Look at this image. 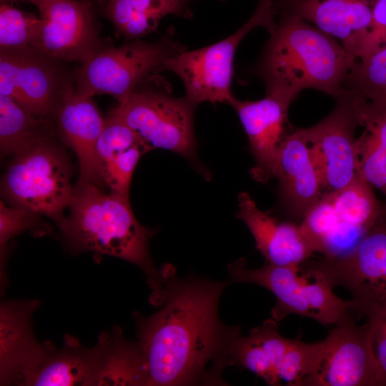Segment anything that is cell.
<instances>
[{
    "label": "cell",
    "mask_w": 386,
    "mask_h": 386,
    "mask_svg": "<svg viewBox=\"0 0 386 386\" xmlns=\"http://www.w3.org/2000/svg\"><path fill=\"white\" fill-rule=\"evenodd\" d=\"M158 271L150 300L161 308L147 317L135 315L147 385H226L222 373L235 365L241 330L220 320L218 306L232 282L194 274L179 278L169 264Z\"/></svg>",
    "instance_id": "cell-1"
},
{
    "label": "cell",
    "mask_w": 386,
    "mask_h": 386,
    "mask_svg": "<svg viewBox=\"0 0 386 386\" xmlns=\"http://www.w3.org/2000/svg\"><path fill=\"white\" fill-rule=\"evenodd\" d=\"M277 18L254 69L266 94L292 102L306 89L335 99L343 94L342 84L354 62L341 43L297 16Z\"/></svg>",
    "instance_id": "cell-2"
},
{
    "label": "cell",
    "mask_w": 386,
    "mask_h": 386,
    "mask_svg": "<svg viewBox=\"0 0 386 386\" xmlns=\"http://www.w3.org/2000/svg\"><path fill=\"white\" fill-rule=\"evenodd\" d=\"M69 207V215L58 224L74 247L124 259L140 267L149 284L157 279L159 272L148 249L152 232L135 217L129 197L77 183Z\"/></svg>",
    "instance_id": "cell-3"
},
{
    "label": "cell",
    "mask_w": 386,
    "mask_h": 386,
    "mask_svg": "<svg viewBox=\"0 0 386 386\" xmlns=\"http://www.w3.org/2000/svg\"><path fill=\"white\" fill-rule=\"evenodd\" d=\"M385 203L357 177L342 189L326 192L307 213L301 229L314 252L336 259L350 253L380 216Z\"/></svg>",
    "instance_id": "cell-4"
},
{
    "label": "cell",
    "mask_w": 386,
    "mask_h": 386,
    "mask_svg": "<svg viewBox=\"0 0 386 386\" xmlns=\"http://www.w3.org/2000/svg\"><path fill=\"white\" fill-rule=\"evenodd\" d=\"M74 189L67 158L51 134L14 154L1 180V192L14 207L57 223L70 205Z\"/></svg>",
    "instance_id": "cell-5"
},
{
    "label": "cell",
    "mask_w": 386,
    "mask_h": 386,
    "mask_svg": "<svg viewBox=\"0 0 386 386\" xmlns=\"http://www.w3.org/2000/svg\"><path fill=\"white\" fill-rule=\"evenodd\" d=\"M277 12L272 0H258L254 14L239 29L225 39L192 51L186 49L168 59L162 71L175 74L183 82L185 96L198 105L208 102L230 104L233 62L237 49L253 29L269 33L276 26Z\"/></svg>",
    "instance_id": "cell-6"
},
{
    "label": "cell",
    "mask_w": 386,
    "mask_h": 386,
    "mask_svg": "<svg viewBox=\"0 0 386 386\" xmlns=\"http://www.w3.org/2000/svg\"><path fill=\"white\" fill-rule=\"evenodd\" d=\"M154 75L112 111L137 131L152 148L177 153L196 164L194 114L197 106L186 96L174 97Z\"/></svg>",
    "instance_id": "cell-7"
},
{
    "label": "cell",
    "mask_w": 386,
    "mask_h": 386,
    "mask_svg": "<svg viewBox=\"0 0 386 386\" xmlns=\"http://www.w3.org/2000/svg\"><path fill=\"white\" fill-rule=\"evenodd\" d=\"M168 31L158 41L142 39L105 47L76 72V90L93 96L109 94L122 104L142 83L162 71L164 63L185 49Z\"/></svg>",
    "instance_id": "cell-8"
},
{
    "label": "cell",
    "mask_w": 386,
    "mask_h": 386,
    "mask_svg": "<svg viewBox=\"0 0 386 386\" xmlns=\"http://www.w3.org/2000/svg\"><path fill=\"white\" fill-rule=\"evenodd\" d=\"M306 276L341 287L352 295L350 307L358 313L386 305V202L373 227L348 254L336 259H307L300 266Z\"/></svg>",
    "instance_id": "cell-9"
},
{
    "label": "cell",
    "mask_w": 386,
    "mask_h": 386,
    "mask_svg": "<svg viewBox=\"0 0 386 386\" xmlns=\"http://www.w3.org/2000/svg\"><path fill=\"white\" fill-rule=\"evenodd\" d=\"M61 62L37 50L0 52V95L34 117L48 119L76 89Z\"/></svg>",
    "instance_id": "cell-10"
},
{
    "label": "cell",
    "mask_w": 386,
    "mask_h": 386,
    "mask_svg": "<svg viewBox=\"0 0 386 386\" xmlns=\"http://www.w3.org/2000/svg\"><path fill=\"white\" fill-rule=\"evenodd\" d=\"M348 309L322 342L319 367L307 386H379L372 331Z\"/></svg>",
    "instance_id": "cell-11"
},
{
    "label": "cell",
    "mask_w": 386,
    "mask_h": 386,
    "mask_svg": "<svg viewBox=\"0 0 386 386\" xmlns=\"http://www.w3.org/2000/svg\"><path fill=\"white\" fill-rule=\"evenodd\" d=\"M335 100L327 116L305 128L326 192L343 188L357 175L355 134L359 124L353 99L345 91Z\"/></svg>",
    "instance_id": "cell-12"
},
{
    "label": "cell",
    "mask_w": 386,
    "mask_h": 386,
    "mask_svg": "<svg viewBox=\"0 0 386 386\" xmlns=\"http://www.w3.org/2000/svg\"><path fill=\"white\" fill-rule=\"evenodd\" d=\"M34 4L41 21L39 51L42 54L82 64L105 48L88 1L45 0Z\"/></svg>",
    "instance_id": "cell-13"
},
{
    "label": "cell",
    "mask_w": 386,
    "mask_h": 386,
    "mask_svg": "<svg viewBox=\"0 0 386 386\" xmlns=\"http://www.w3.org/2000/svg\"><path fill=\"white\" fill-rule=\"evenodd\" d=\"M292 101L274 94L261 99L243 101L234 97L229 104L236 111L248 138L255 164L250 173L257 182L274 178L279 148L292 130L287 113Z\"/></svg>",
    "instance_id": "cell-14"
},
{
    "label": "cell",
    "mask_w": 386,
    "mask_h": 386,
    "mask_svg": "<svg viewBox=\"0 0 386 386\" xmlns=\"http://www.w3.org/2000/svg\"><path fill=\"white\" fill-rule=\"evenodd\" d=\"M274 178L280 203L294 218L302 220L322 198V181L305 128L292 130L282 142Z\"/></svg>",
    "instance_id": "cell-15"
},
{
    "label": "cell",
    "mask_w": 386,
    "mask_h": 386,
    "mask_svg": "<svg viewBox=\"0 0 386 386\" xmlns=\"http://www.w3.org/2000/svg\"><path fill=\"white\" fill-rule=\"evenodd\" d=\"M277 12L297 16L337 39L354 62L372 21L370 0H274Z\"/></svg>",
    "instance_id": "cell-16"
},
{
    "label": "cell",
    "mask_w": 386,
    "mask_h": 386,
    "mask_svg": "<svg viewBox=\"0 0 386 386\" xmlns=\"http://www.w3.org/2000/svg\"><path fill=\"white\" fill-rule=\"evenodd\" d=\"M237 217L242 220L252 234L257 249L266 263L293 267L300 266L314 253L300 224L281 222L261 210L247 192L238 196Z\"/></svg>",
    "instance_id": "cell-17"
},
{
    "label": "cell",
    "mask_w": 386,
    "mask_h": 386,
    "mask_svg": "<svg viewBox=\"0 0 386 386\" xmlns=\"http://www.w3.org/2000/svg\"><path fill=\"white\" fill-rule=\"evenodd\" d=\"M59 134L76 154L79 165V184H102L96 144L104 119L92 96L76 89L58 107L54 114Z\"/></svg>",
    "instance_id": "cell-18"
},
{
    "label": "cell",
    "mask_w": 386,
    "mask_h": 386,
    "mask_svg": "<svg viewBox=\"0 0 386 386\" xmlns=\"http://www.w3.org/2000/svg\"><path fill=\"white\" fill-rule=\"evenodd\" d=\"M232 282L250 283L269 290L277 298L271 311V318L279 322L289 315H298L315 319L302 291L306 280L300 277V269L266 263L258 269L248 267L244 258L227 267Z\"/></svg>",
    "instance_id": "cell-19"
},
{
    "label": "cell",
    "mask_w": 386,
    "mask_h": 386,
    "mask_svg": "<svg viewBox=\"0 0 386 386\" xmlns=\"http://www.w3.org/2000/svg\"><path fill=\"white\" fill-rule=\"evenodd\" d=\"M352 97L364 127L355 142L357 174L386 197V102Z\"/></svg>",
    "instance_id": "cell-20"
},
{
    "label": "cell",
    "mask_w": 386,
    "mask_h": 386,
    "mask_svg": "<svg viewBox=\"0 0 386 386\" xmlns=\"http://www.w3.org/2000/svg\"><path fill=\"white\" fill-rule=\"evenodd\" d=\"M41 347L23 372L22 383L27 385H99L100 349L89 354Z\"/></svg>",
    "instance_id": "cell-21"
},
{
    "label": "cell",
    "mask_w": 386,
    "mask_h": 386,
    "mask_svg": "<svg viewBox=\"0 0 386 386\" xmlns=\"http://www.w3.org/2000/svg\"><path fill=\"white\" fill-rule=\"evenodd\" d=\"M103 15L127 41L142 39L157 30L170 14L190 19L192 0H98Z\"/></svg>",
    "instance_id": "cell-22"
},
{
    "label": "cell",
    "mask_w": 386,
    "mask_h": 386,
    "mask_svg": "<svg viewBox=\"0 0 386 386\" xmlns=\"http://www.w3.org/2000/svg\"><path fill=\"white\" fill-rule=\"evenodd\" d=\"M32 307L13 305L1 310V382L18 375L23 365L37 346L31 338L29 319Z\"/></svg>",
    "instance_id": "cell-23"
},
{
    "label": "cell",
    "mask_w": 386,
    "mask_h": 386,
    "mask_svg": "<svg viewBox=\"0 0 386 386\" xmlns=\"http://www.w3.org/2000/svg\"><path fill=\"white\" fill-rule=\"evenodd\" d=\"M49 119L30 114L11 98L0 95L1 156L16 154L50 135Z\"/></svg>",
    "instance_id": "cell-24"
},
{
    "label": "cell",
    "mask_w": 386,
    "mask_h": 386,
    "mask_svg": "<svg viewBox=\"0 0 386 386\" xmlns=\"http://www.w3.org/2000/svg\"><path fill=\"white\" fill-rule=\"evenodd\" d=\"M342 88L359 99L386 102V45L355 59Z\"/></svg>",
    "instance_id": "cell-25"
},
{
    "label": "cell",
    "mask_w": 386,
    "mask_h": 386,
    "mask_svg": "<svg viewBox=\"0 0 386 386\" xmlns=\"http://www.w3.org/2000/svg\"><path fill=\"white\" fill-rule=\"evenodd\" d=\"M40 17L1 1L0 52L39 51Z\"/></svg>",
    "instance_id": "cell-26"
},
{
    "label": "cell",
    "mask_w": 386,
    "mask_h": 386,
    "mask_svg": "<svg viewBox=\"0 0 386 386\" xmlns=\"http://www.w3.org/2000/svg\"><path fill=\"white\" fill-rule=\"evenodd\" d=\"M322 355V342H305L293 339L292 344L275 367V375L291 386H307L317 372Z\"/></svg>",
    "instance_id": "cell-27"
},
{
    "label": "cell",
    "mask_w": 386,
    "mask_h": 386,
    "mask_svg": "<svg viewBox=\"0 0 386 386\" xmlns=\"http://www.w3.org/2000/svg\"><path fill=\"white\" fill-rule=\"evenodd\" d=\"M153 148L145 140L121 152L101 166L102 184L111 192L129 197L132 177L140 157Z\"/></svg>",
    "instance_id": "cell-28"
},
{
    "label": "cell",
    "mask_w": 386,
    "mask_h": 386,
    "mask_svg": "<svg viewBox=\"0 0 386 386\" xmlns=\"http://www.w3.org/2000/svg\"><path fill=\"white\" fill-rule=\"evenodd\" d=\"M313 283L305 282L302 291L315 315V320L324 325L336 324L350 309V300L338 297L325 279L315 277Z\"/></svg>",
    "instance_id": "cell-29"
},
{
    "label": "cell",
    "mask_w": 386,
    "mask_h": 386,
    "mask_svg": "<svg viewBox=\"0 0 386 386\" xmlns=\"http://www.w3.org/2000/svg\"><path fill=\"white\" fill-rule=\"evenodd\" d=\"M143 140L144 139L137 131L112 111L104 119V124L96 144L100 170L102 164L105 161Z\"/></svg>",
    "instance_id": "cell-30"
},
{
    "label": "cell",
    "mask_w": 386,
    "mask_h": 386,
    "mask_svg": "<svg viewBox=\"0 0 386 386\" xmlns=\"http://www.w3.org/2000/svg\"><path fill=\"white\" fill-rule=\"evenodd\" d=\"M360 314L367 317L372 328L379 386H386V305L369 306Z\"/></svg>",
    "instance_id": "cell-31"
},
{
    "label": "cell",
    "mask_w": 386,
    "mask_h": 386,
    "mask_svg": "<svg viewBox=\"0 0 386 386\" xmlns=\"http://www.w3.org/2000/svg\"><path fill=\"white\" fill-rule=\"evenodd\" d=\"M35 214L16 207H8L0 202V245L1 253L4 252L7 242L15 235L32 227Z\"/></svg>",
    "instance_id": "cell-32"
},
{
    "label": "cell",
    "mask_w": 386,
    "mask_h": 386,
    "mask_svg": "<svg viewBox=\"0 0 386 386\" xmlns=\"http://www.w3.org/2000/svg\"><path fill=\"white\" fill-rule=\"evenodd\" d=\"M370 1L371 25L362 41L357 58L386 45V0Z\"/></svg>",
    "instance_id": "cell-33"
},
{
    "label": "cell",
    "mask_w": 386,
    "mask_h": 386,
    "mask_svg": "<svg viewBox=\"0 0 386 386\" xmlns=\"http://www.w3.org/2000/svg\"><path fill=\"white\" fill-rule=\"evenodd\" d=\"M28 1L32 4H35L36 2L45 1V0H1V1L2 2H7V3H11L14 1Z\"/></svg>",
    "instance_id": "cell-34"
},
{
    "label": "cell",
    "mask_w": 386,
    "mask_h": 386,
    "mask_svg": "<svg viewBox=\"0 0 386 386\" xmlns=\"http://www.w3.org/2000/svg\"><path fill=\"white\" fill-rule=\"evenodd\" d=\"M273 1V0H272Z\"/></svg>",
    "instance_id": "cell-35"
}]
</instances>
